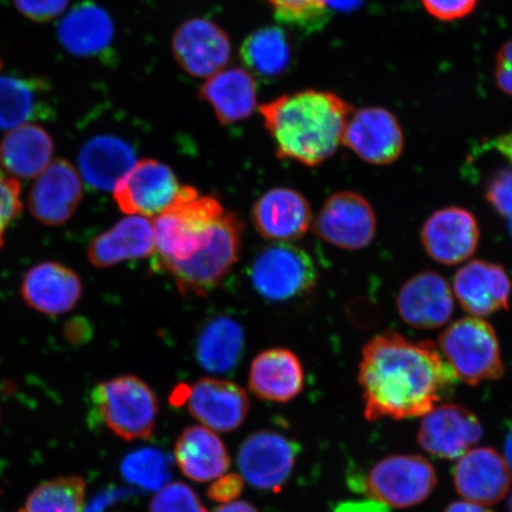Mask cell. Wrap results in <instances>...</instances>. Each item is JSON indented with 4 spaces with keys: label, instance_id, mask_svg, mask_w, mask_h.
I'll return each instance as SVG.
<instances>
[{
    "label": "cell",
    "instance_id": "cell-1",
    "mask_svg": "<svg viewBox=\"0 0 512 512\" xmlns=\"http://www.w3.org/2000/svg\"><path fill=\"white\" fill-rule=\"evenodd\" d=\"M458 377L437 344L387 331L364 345L358 383L368 421L422 418L452 393Z\"/></svg>",
    "mask_w": 512,
    "mask_h": 512
},
{
    "label": "cell",
    "instance_id": "cell-2",
    "mask_svg": "<svg viewBox=\"0 0 512 512\" xmlns=\"http://www.w3.org/2000/svg\"><path fill=\"white\" fill-rule=\"evenodd\" d=\"M259 112L279 158L317 166L343 145L354 107L334 92L305 89L281 95Z\"/></svg>",
    "mask_w": 512,
    "mask_h": 512
},
{
    "label": "cell",
    "instance_id": "cell-3",
    "mask_svg": "<svg viewBox=\"0 0 512 512\" xmlns=\"http://www.w3.org/2000/svg\"><path fill=\"white\" fill-rule=\"evenodd\" d=\"M224 213L217 198L183 185L175 202L152 222L158 264L184 261L200 251Z\"/></svg>",
    "mask_w": 512,
    "mask_h": 512
},
{
    "label": "cell",
    "instance_id": "cell-4",
    "mask_svg": "<svg viewBox=\"0 0 512 512\" xmlns=\"http://www.w3.org/2000/svg\"><path fill=\"white\" fill-rule=\"evenodd\" d=\"M96 416L125 441L149 440L156 430L158 399L149 384L134 375L96 384L91 395Z\"/></svg>",
    "mask_w": 512,
    "mask_h": 512
},
{
    "label": "cell",
    "instance_id": "cell-5",
    "mask_svg": "<svg viewBox=\"0 0 512 512\" xmlns=\"http://www.w3.org/2000/svg\"><path fill=\"white\" fill-rule=\"evenodd\" d=\"M243 226L239 217L224 213L207 245L184 261L159 265L171 274L185 296H206L219 286L239 261Z\"/></svg>",
    "mask_w": 512,
    "mask_h": 512
},
{
    "label": "cell",
    "instance_id": "cell-6",
    "mask_svg": "<svg viewBox=\"0 0 512 512\" xmlns=\"http://www.w3.org/2000/svg\"><path fill=\"white\" fill-rule=\"evenodd\" d=\"M439 349L454 374L469 386L496 381L504 374L496 331L483 318L457 320L439 338Z\"/></svg>",
    "mask_w": 512,
    "mask_h": 512
},
{
    "label": "cell",
    "instance_id": "cell-7",
    "mask_svg": "<svg viewBox=\"0 0 512 512\" xmlns=\"http://www.w3.org/2000/svg\"><path fill=\"white\" fill-rule=\"evenodd\" d=\"M437 483V471L430 460L416 454H395L373 466L364 489L384 507L407 509L425 502Z\"/></svg>",
    "mask_w": 512,
    "mask_h": 512
},
{
    "label": "cell",
    "instance_id": "cell-8",
    "mask_svg": "<svg viewBox=\"0 0 512 512\" xmlns=\"http://www.w3.org/2000/svg\"><path fill=\"white\" fill-rule=\"evenodd\" d=\"M251 280L261 297L280 303L309 294L317 285L318 272L302 248L277 242L256 255Z\"/></svg>",
    "mask_w": 512,
    "mask_h": 512
},
{
    "label": "cell",
    "instance_id": "cell-9",
    "mask_svg": "<svg viewBox=\"0 0 512 512\" xmlns=\"http://www.w3.org/2000/svg\"><path fill=\"white\" fill-rule=\"evenodd\" d=\"M182 187L170 166L156 159H143L121 179L113 196L127 216L155 219L175 202Z\"/></svg>",
    "mask_w": 512,
    "mask_h": 512
},
{
    "label": "cell",
    "instance_id": "cell-10",
    "mask_svg": "<svg viewBox=\"0 0 512 512\" xmlns=\"http://www.w3.org/2000/svg\"><path fill=\"white\" fill-rule=\"evenodd\" d=\"M171 50L183 72L206 80L227 68L233 53L227 32L207 18H191L179 25Z\"/></svg>",
    "mask_w": 512,
    "mask_h": 512
},
{
    "label": "cell",
    "instance_id": "cell-11",
    "mask_svg": "<svg viewBox=\"0 0 512 512\" xmlns=\"http://www.w3.org/2000/svg\"><path fill=\"white\" fill-rule=\"evenodd\" d=\"M297 456L298 446L286 435L271 430L255 432L239 450L241 476L253 488L279 492L290 479Z\"/></svg>",
    "mask_w": 512,
    "mask_h": 512
},
{
    "label": "cell",
    "instance_id": "cell-12",
    "mask_svg": "<svg viewBox=\"0 0 512 512\" xmlns=\"http://www.w3.org/2000/svg\"><path fill=\"white\" fill-rule=\"evenodd\" d=\"M187 403L189 413L214 432H232L245 422L251 408L248 396L238 384L206 377L185 389H177L172 401Z\"/></svg>",
    "mask_w": 512,
    "mask_h": 512
},
{
    "label": "cell",
    "instance_id": "cell-13",
    "mask_svg": "<svg viewBox=\"0 0 512 512\" xmlns=\"http://www.w3.org/2000/svg\"><path fill=\"white\" fill-rule=\"evenodd\" d=\"M376 215L370 203L352 191L331 195L320 209L315 221V233L330 245L358 251L375 238Z\"/></svg>",
    "mask_w": 512,
    "mask_h": 512
},
{
    "label": "cell",
    "instance_id": "cell-14",
    "mask_svg": "<svg viewBox=\"0 0 512 512\" xmlns=\"http://www.w3.org/2000/svg\"><path fill=\"white\" fill-rule=\"evenodd\" d=\"M483 425L478 416L458 403H440L422 416L418 443L433 457L458 460L479 443Z\"/></svg>",
    "mask_w": 512,
    "mask_h": 512
},
{
    "label": "cell",
    "instance_id": "cell-15",
    "mask_svg": "<svg viewBox=\"0 0 512 512\" xmlns=\"http://www.w3.org/2000/svg\"><path fill=\"white\" fill-rule=\"evenodd\" d=\"M343 145L364 162L389 165L402 155L405 137L392 112L382 107H364L351 114Z\"/></svg>",
    "mask_w": 512,
    "mask_h": 512
},
{
    "label": "cell",
    "instance_id": "cell-16",
    "mask_svg": "<svg viewBox=\"0 0 512 512\" xmlns=\"http://www.w3.org/2000/svg\"><path fill=\"white\" fill-rule=\"evenodd\" d=\"M453 483L465 501L490 508L509 494L512 472L495 448L473 447L457 460Z\"/></svg>",
    "mask_w": 512,
    "mask_h": 512
},
{
    "label": "cell",
    "instance_id": "cell-17",
    "mask_svg": "<svg viewBox=\"0 0 512 512\" xmlns=\"http://www.w3.org/2000/svg\"><path fill=\"white\" fill-rule=\"evenodd\" d=\"M82 196L80 172L68 160L55 159L37 177L30 191V213L44 226H61L72 219Z\"/></svg>",
    "mask_w": 512,
    "mask_h": 512
},
{
    "label": "cell",
    "instance_id": "cell-18",
    "mask_svg": "<svg viewBox=\"0 0 512 512\" xmlns=\"http://www.w3.org/2000/svg\"><path fill=\"white\" fill-rule=\"evenodd\" d=\"M479 236L476 217L457 207L435 211L421 230V241L427 254L448 266L462 264L471 258L477 251Z\"/></svg>",
    "mask_w": 512,
    "mask_h": 512
},
{
    "label": "cell",
    "instance_id": "cell-19",
    "mask_svg": "<svg viewBox=\"0 0 512 512\" xmlns=\"http://www.w3.org/2000/svg\"><path fill=\"white\" fill-rule=\"evenodd\" d=\"M83 285L80 275L56 261L31 267L24 275L21 296L32 310L47 316H61L80 302Z\"/></svg>",
    "mask_w": 512,
    "mask_h": 512
},
{
    "label": "cell",
    "instance_id": "cell-20",
    "mask_svg": "<svg viewBox=\"0 0 512 512\" xmlns=\"http://www.w3.org/2000/svg\"><path fill=\"white\" fill-rule=\"evenodd\" d=\"M252 220L265 239L292 243L309 232L313 219L310 204L299 191L275 188L255 202Z\"/></svg>",
    "mask_w": 512,
    "mask_h": 512
},
{
    "label": "cell",
    "instance_id": "cell-21",
    "mask_svg": "<svg viewBox=\"0 0 512 512\" xmlns=\"http://www.w3.org/2000/svg\"><path fill=\"white\" fill-rule=\"evenodd\" d=\"M396 304L403 322L416 329L440 328L454 310L452 288L435 272H422L409 279L401 287Z\"/></svg>",
    "mask_w": 512,
    "mask_h": 512
},
{
    "label": "cell",
    "instance_id": "cell-22",
    "mask_svg": "<svg viewBox=\"0 0 512 512\" xmlns=\"http://www.w3.org/2000/svg\"><path fill=\"white\" fill-rule=\"evenodd\" d=\"M511 280L502 266L475 260L457 272L453 290L463 309L483 318L499 310H508Z\"/></svg>",
    "mask_w": 512,
    "mask_h": 512
},
{
    "label": "cell",
    "instance_id": "cell-23",
    "mask_svg": "<svg viewBox=\"0 0 512 512\" xmlns=\"http://www.w3.org/2000/svg\"><path fill=\"white\" fill-rule=\"evenodd\" d=\"M305 374L293 351L273 348L260 352L252 362L248 387L259 399L287 403L303 392Z\"/></svg>",
    "mask_w": 512,
    "mask_h": 512
},
{
    "label": "cell",
    "instance_id": "cell-24",
    "mask_svg": "<svg viewBox=\"0 0 512 512\" xmlns=\"http://www.w3.org/2000/svg\"><path fill=\"white\" fill-rule=\"evenodd\" d=\"M198 98L213 110L221 125L252 117L258 108V87L246 68H224L204 81Z\"/></svg>",
    "mask_w": 512,
    "mask_h": 512
},
{
    "label": "cell",
    "instance_id": "cell-25",
    "mask_svg": "<svg viewBox=\"0 0 512 512\" xmlns=\"http://www.w3.org/2000/svg\"><path fill=\"white\" fill-rule=\"evenodd\" d=\"M114 35L110 14L89 0L74 6L57 27L61 46L76 57L105 56L112 48Z\"/></svg>",
    "mask_w": 512,
    "mask_h": 512
},
{
    "label": "cell",
    "instance_id": "cell-26",
    "mask_svg": "<svg viewBox=\"0 0 512 512\" xmlns=\"http://www.w3.org/2000/svg\"><path fill=\"white\" fill-rule=\"evenodd\" d=\"M156 252L152 222L127 216L91 242L87 255L94 267L107 268L127 260L147 258Z\"/></svg>",
    "mask_w": 512,
    "mask_h": 512
},
{
    "label": "cell",
    "instance_id": "cell-27",
    "mask_svg": "<svg viewBox=\"0 0 512 512\" xmlns=\"http://www.w3.org/2000/svg\"><path fill=\"white\" fill-rule=\"evenodd\" d=\"M137 162L133 147L111 134L87 140L79 153L81 177L100 191L114 190Z\"/></svg>",
    "mask_w": 512,
    "mask_h": 512
},
{
    "label": "cell",
    "instance_id": "cell-28",
    "mask_svg": "<svg viewBox=\"0 0 512 512\" xmlns=\"http://www.w3.org/2000/svg\"><path fill=\"white\" fill-rule=\"evenodd\" d=\"M54 114L47 80L24 76H0V130H15Z\"/></svg>",
    "mask_w": 512,
    "mask_h": 512
},
{
    "label": "cell",
    "instance_id": "cell-29",
    "mask_svg": "<svg viewBox=\"0 0 512 512\" xmlns=\"http://www.w3.org/2000/svg\"><path fill=\"white\" fill-rule=\"evenodd\" d=\"M175 462L185 477L197 483L214 482L230 467L226 445L216 432L202 425L189 427L179 435Z\"/></svg>",
    "mask_w": 512,
    "mask_h": 512
},
{
    "label": "cell",
    "instance_id": "cell-30",
    "mask_svg": "<svg viewBox=\"0 0 512 512\" xmlns=\"http://www.w3.org/2000/svg\"><path fill=\"white\" fill-rule=\"evenodd\" d=\"M54 139L40 125L15 128L0 139V165L17 179L37 178L53 162Z\"/></svg>",
    "mask_w": 512,
    "mask_h": 512
},
{
    "label": "cell",
    "instance_id": "cell-31",
    "mask_svg": "<svg viewBox=\"0 0 512 512\" xmlns=\"http://www.w3.org/2000/svg\"><path fill=\"white\" fill-rule=\"evenodd\" d=\"M240 56L253 76L274 80L284 76L293 66L294 47L283 28L265 27L252 32L243 41Z\"/></svg>",
    "mask_w": 512,
    "mask_h": 512
},
{
    "label": "cell",
    "instance_id": "cell-32",
    "mask_svg": "<svg viewBox=\"0 0 512 512\" xmlns=\"http://www.w3.org/2000/svg\"><path fill=\"white\" fill-rule=\"evenodd\" d=\"M245 334L241 325L229 317H217L204 326L196 343L200 366L211 374H227L240 361Z\"/></svg>",
    "mask_w": 512,
    "mask_h": 512
},
{
    "label": "cell",
    "instance_id": "cell-33",
    "mask_svg": "<svg viewBox=\"0 0 512 512\" xmlns=\"http://www.w3.org/2000/svg\"><path fill=\"white\" fill-rule=\"evenodd\" d=\"M87 483L79 476L59 477L36 486L17 512H85Z\"/></svg>",
    "mask_w": 512,
    "mask_h": 512
},
{
    "label": "cell",
    "instance_id": "cell-34",
    "mask_svg": "<svg viewBox=\"0 0 512 512\" xmlns=\"http://www.w3.org/2000/svg\"><path fill=\"white\" fill-rule=\"evenodd\" d=\"M121 469L128 483L146 490L158 491L171 478L170 459L157 448H142L132 452L124 460Z\"/></svg>",
    "mask_w": 512,
    "mask_h": 512
},
{
    "label": "cell",
    "instance_id": "cell-35",
    "mask_svg": "<svg viewBox=\"0 0 512 512\" xmlns=\"http://www.w3.org/2000/svg\"><path fill=\"white\" fill-rule=\"evenodd\" d=\"M280 23L305 32L322 29L330 18V0H266Z\"/></svg>",
    "mask_w": 512,
    "mask_h": 512
},
{
    "label": "cell",
    "instance_id": "cell-36",
    "mask_svg": "<svg viewBox=\"0 0 512 512\" xmlns=\"http://www.w3.org/2000/svg\"><path fill=\"white\" fill-rule=\"evenodd\" d=\"M150 512H208L200 497L187 484L168 483L156 492Z\"/></svg>",
    "mask_w": 512,
    "mask_h": 512
},
{
    "label": "cell",
    "instance_id": "cell-37",
    "mask_svg": "<svg viewBox=\"0 0 512 512\" xmlns=\"http://www.w3.org/2000/svg\"><path fill=\"white\" fill-rule=\"evenodd\" d=\"M22 211L21 184L0 165V249L4 247L6 232Z\"/></svg>",
    "mask_w": 512,
    "mask_h": 512
},
{
    "label": "cell",
    "instance_id": "cell-38",
    "mask_svg": "<svg viewBox=\"0 0 512 512\" xmlns=\"http://www.w3.org/2000/svg\"><path fill=\"white\" fill-rule=\"evenodd\" d=\"M486 200L504 217H512V169L498 171L486 187Z\"/></svg>",
    "mask_w": 512,
    "mask_h": 512
},
{
    "label": "cell",
    "instance_id": "cell-39",
    "mask_svg": "<svg viewBox=\"0 0 512 512\" xmlns=\"http://www.w3.org/2000/svg\"><path fill=\"white\" fill-rule=\"evenodd\" d=\"M68 3L69 0H14L17 10L37 23H48L60 17Z\"/></svg>",
    "mask_w": 512,
    "mask_h": 512
},
{
    "label": "cell",
    "instance_id": "cell-40",
    "mask_svg": "<svg viewBox=\"0 0 512 512\" xmlns=\"http://www.w3.org/2000/svg\"><path fill=\"white\" fill-rule=\"evenodd\" d=\"M479 0H421L432 17L443 22L458 21L472 14Z\"/></svg>",
    "mask_w": 512,
    "mask_h": 512
},
{
    "label": "cell",
    "instance_id": "cell-41",
    "mask_svg": "<svg viewBox=\"0 0 512 512\" xmlns=\"http://www.w3.org/2000/svg\"><path fill=\"white\" fill-rule=\"evenodd\" d=\"M245 485V479L238 473H226L214 480L208 489V497L211 501L221 504L235 502L240 497Z\"/></svg>",
    "mask_w": 512,
    "mask_h": 512
},
{
    "label": "cell",
    "instance_id": "cell-42",
    "mask_svg": "<svg viewBox=\"0 0 512 512\" xmlns=\"http://www.w3.org/2000/svg\"><path fill=\"white\" fill-rule=\"evenodd\" d=\"M495 81L499 91L512 96V40L498 50L495 61Z\"/></svg>",
    "mask_w": 512,
    "mask_h": 512
},
{
    "label": "cell",
    "instance_id": "cell-43",
    "mask_svg": "<svg viewBox=\"0 0 512 512\" xmlns=\"http://www.w3.org/2000/svg\"><path fill=\"white\" fill-rule=\"evenodd\" d=\"M444 512H492L489 507H484V505H480L477 503H472L469 501L452 502L448 504Z\"/></svg>",
    "mask_w": 512,
    "mask_h": 512
},
{
    "label": "cell",
    "instance_id": "cell-44",
    "mask_svg": "<svg viewBox=\"0 0 512 512\" xmlns=\"http://www.w3.org/2000/svg\"><path fill=\"white\" fill-rule=\"evenodd\" d=\"M375 501L367 502V503H345L339 505V508L336 510V512H379L380 511V505L382 504H373Z\"/></svg>",
    "mask_w": 512,
    "mask_h": 512
},
{
    "label": "cell",
    "instance_id": "cell-45",
    "mask_svg": "<svg viewBox=\"0 0 512 512\" xmlns=\"http://www.w3.org/2000/svg\"><path fill=\"white\" fill-rule=\"evenodd\" d=\"M494 145L497 151L512 163V131L497 138Z\"/></svg>",
    "mask_w": 512,
    "mask_h": 512
},
{
    "label": "cell",
    "instance_id": "cell-46",
    "mask_svg": "<svg viewBox=\"0 0 512 512\" xmlns=\"http://www.w3.org/2000/svg\"><path fill=\"white\" fill-rule=\"evenodd\" d=\"M214 512H260L251 503L235 501L222 504Z\"/></svg>",
    "mask_w": 512,
    "mask_h": 512
},
{
    "label": "cell",
    "instance_id": "cell-47",
    "mask_svg": "<svg viewBox=\"0 0 512 512\" xmlns=\"http://www.w3.org/2000/svg\"><path fill=\"white\" fill-rule=\"evenodd\" d=\"M504 458L507 460V463L512 472V430L507 435V439H505L504 443Z\"/></svg>",
    "mask_w": 512,
    "mask_h": 512
},
{
    "label": "cell",
    "instance_id": "cell-48",
    "mask_svg": "<svg viewBox=\"0 0 512 512\" xmlns=\"http://www.w3.org/2000/svg\"><path fill=\"white\" fill-rule=\"evenodd\" d=\"M508 512H512V492L508 502Z\"/></svg>",
    "mask_w": 512,
    "mask_h": 512
},
{
    "label": "cell",
    "instance_id": "cell-49",
    "mask_svg": "<svg viewBox=\"0 0 512 512\" xmlns=\"http://www.w3.org/2000/svg\"><path fill=\"white\" fill-rule=\"evenodd\" d=\"M509 230H510V234H511V238H512V217H510V221H509Z\"/></svg>",
    "mask_w": 512,
    "mask_h": 512
},
{
    "label": "cell",
    "instance_id": "cell-50",
    "mask_svg": "<svg viewBox=\"0 0 512 512\" xmlns=\"http://www.w3.org/2000/svg\"><path fill=\"white\" fill-rule=\"evenodd\" d=\"M2 64H3L2 60H0V69H2Z\"/></svg>",
    "mask_w": 512,
    "mask_h": 512
}]
</instances>
